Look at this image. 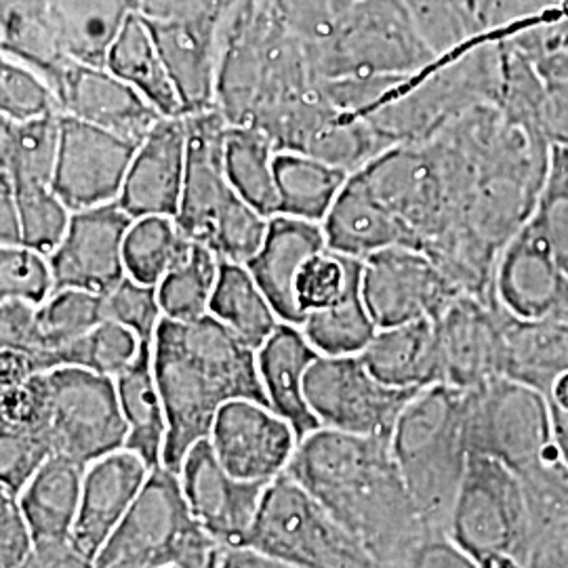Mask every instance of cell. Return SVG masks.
<instances>
[{
    "mask_svg": "<svg viewBox=\"0 0 568 568\" xmlns=\"http://www.w3.org/2000/svg\"><path fill=\"white\" fill-rule=\"evenodd\" d=\"M379 562L406 568L427 535L389 438L321 427L284 471Z\"/></svg>",
    "mask_w": 568,
    "mask_h": 568,
    "instance_id": "obj_1",
    "label": "cell"
},
{
    "mask_svg": "<svg viewBox=\"0 0 568 568\" xmlns=\"http://www.w3.org/2000/svg\"><path fill=\"white\" fill-rule=\"evenodd\" d=\"M154 371L169 424L163 466L175 474L187 450L211 436L225 405L270 406L257 349L211 314L199 321L163 318L154 337Z\"/></svg>",
    "mask_w": 568,
    "mask_h": 568,
    "instance_id": "obj_2",
    "label": "cell"
},
{
    "mask_svg": "<svg viewBox=\"0 0 568 568\" xmlns=\"http://www.w3.org/2000/svg\"><path fill=\"white\" fill-rule=\"evenodd\" d=\"M318 84L304 41L276 0H241L227 13L217 65V110L225 121L270 135Z\"/></svg>",
    "mask_w": 568,
    "mask_h": 568,
    "instance_id": "obj_3",
    "label": "cell"
},
{
    "mask_svg": "<svg viewBox=\"0 0 568 568\" xmlns=\"http://www.w3.org/2000/svg\"><path fill=\"white\" fill-rule=\"evenodd\" d=\"M467 443L469 453L497 457L523 480L535 537L568 525V464L541 392L508 377L467 389Z\"/></svg>",
    "mask_w": 568,
    "mask_h": 568,
    "instance_id": "obj_4",
    "label": "cell"
},
{
    "mask_svg": "<svg viewBox=\"0 0 568 568\" xmlns=\"http://www.w3.org/2000/svg\"><path fill=\"white\" fill-rule=\"evenodd\" d=\"M0 413L2 422L37 432L53 455L84 467L122 450L129 438L116 379L79 366L2 387Z\"/></svg>",
    "mask_w": 568,
    "mask_h": 568,
    "instance_id": "obj_5",
    "label": "cell"
},
{
    "mask_svg": "<svg viewBox=\"0 0 568 568\" xmlns=\"http://www.w3.org/2000/svg\"><path fill=\"white\" fill-rule=\"evenodd\" d=\"M499 30L440 55L424 72L398 82L363 119L389 148L436 138L469 110L499 102Z\"/></svg>",
    "mask_w": 568,
    "mask_h": 568,
    "instance_id": "obj_6",
    "label": "cell"
},
{
    "mask_svg": "<svg viewBox=\"0 0 568 568\" xmlns=\"http://www.w3.org/2000/svg\"><path fill=\"white\" fill-rule=\"evenodd\" d=\"M392 453L427 532H447L469 459L467 389H422L398 417Z\"/></svg>",
    "mask_w": 568,
    "mask_h": 568,
    "instance_id": "obj_7",
    "label": "cell"
},
{
    "mask_svg": "<svg viewBox=\"0 0 568 568\" xmlns=\"http://www.w3.org/2000/svg\"><path fill=\"white\" fill-rule=\"evenodd\" d=\"M187 166L175 222L185 239L206 244L220 260L246 265L262 248L272 217L243 201L225 175L230 122L213 108L185 114Z\"/></svg>",
    "mask_w": 568,
    "mask_h": 568,
    "instance_id": "obj_8",
    "label": "cell"
},
{
    "mask_svg": "<svg viewBox=\"0 0 568 568\" xmlns=\"http://www.w3.org/2000/svg\"><path fill=\"white\" fill-rule=\"evenodd\" d=\"M318 81L410 79L440 55L405 0H356L331 34L305 47Z\"/></svg>",
    "mask_w": 568,
    "mask_h": 568,
    "instance_id": "obj_9",
    "label": "cell"
},
{
    "mask_svg": "<svg viewBox=\"0 0 568 568\" xmlns=\"http://www.w3.org/2000/svg\"><path fill=\"white\" fill-rule=\"evenodd\" d=\"M220 551L225 549L187 506L180 476L161 466L152 469L93 568H217Z\"/></svg>",
    "mask_w": 568,
    "mask_h": 568,
    "instance_id": "obj_10",
    "label": "cell"
},
{
    "mask_svg": "<svg viewBox=\"0 0 568 568\" xmlns=\"http://www.w3.org/2000/svg\"><path fill=\"white\" fill-rule=\"evenodd\" d=\"M244 549L288 568H394L379 562L286 474L265 490Z\"/></svg>",
    "mask_w": 568,
    "mask_h": 568,
    "instance_id": "obj_11",
    "label": "cell"
},
{
    "mask_svg": "<svg viewBox=\"0 0 568 568\" xmlns=\"http://www.w3.org/2000/svg\"><path fill=\"white\" fill-rule=\"evenodd\" d=\"M447 535L478 565L493 556L527 562L535 520L523 480L497 457L469 453Z\"/></svg>",
    "mask_w": 568,
    "mask_h": 568,
    "instance_id": "obj_12",
    "label": "cell"
},
{
    "mask_svg": "<svg viewBox=\"0 0 568 568\" xmlns=\"http://www.w3.org/2000/svg\"><path fill=\"white\" fill-rule=\"evenodd\" d=\"M419 392L382 384L361 354L318 356L305 377V398L321 426L389 440L398 417Z\"/></svg>",
    "mask_w": 568,
    "mask_h": 568,
    "instance_id": "obj_13",
    "label": "cell"
},
{
    "mask_svg": "<svg viewBox=\"0 0 568 568\" xmlns=\"http://www.w3.org/2000/svg\"><path fill=\"white\" fill-rule=\"evenodd\" d=\"M363 295L377 328L436 321L464 291L426 251L392 246L365 260Z\"/></svg>",
    "mask_w": 568,
    "mask_h": 568,
    "instance_id": "obj_14",
    "label": "cell"
},
{
    "mask_svg": "<svg viewBox=\"0 0 568 568\" xmlns=\"http://www.w3.org/2000/svg\"><path fill=\"white\" fill-rule=\"evenodd\" d=\"M140 143L61 114L53 190L72 213L116 203Z\"/></svg>",
    "mask_w": 568,
    "mask_h": 568,
    "instance_id": "obj_15",
    "label": "cell"
},
{
    "mask_svg": "<svg viewBox=\"0 0 568 568\" xmlns=\"http://www.w3.org/2000/svg\"><path fill=\"white\" fill-rule=\"evenodd\" d=\"M178 476L187 506L211 539L225 551L244 549L270 483L232 476L209 438L187 450Z\"/></svg>",
    "mask_w": 568,
    "mask_h": 568,
    "instance_id": "obj_16",
    "label": "cell"
},
{
    "mask_svg": "<svg viewBox=\"0 0 568 568\" xmlns=\"http://www.w3.org/2000/svg\"><path fill=\"white\" fill-rule=\"evenodd\" d=\"M133 217L119 203L72 213L60 246L49 255L55 291L79 288L105 295L129 276L124 243Z\"/></svg>",
    "mask_w": 568,
    "mask_h": 568,
    "instance_id": "obj_17",
    "label": "cell"
},
{
    "mask_svg": "<svg viewBox=\"0 0 568 568\" xmlns=\"http://www.w3.org/2000/svg\"><path fill=\"white\" fill-rule=\"evenodd\" d=\"M436 323L445 384L459 389L485 386L504 377L506 328L504 307L464 293Z\"/></svg>",
    "mask_w": 568,
    "mask_h": 568,
    "instance_id": "obj_18",
    "label": "cell"
},
{
    "mask_svg": "<svg viewBox=\"0 0 568 568\" xmlns=\"http://www.w3.org/2000/svg\"><path fill=\"white\" fill-rule=\"evenodd\" d=\"M209 440L232 476L253 483L276 480L300 447L293 426L270 406L253 400L225 405Z\"/></svg>",
    "mask_w": 568,
    "mask_h": 568,
    "instance_id": "obj_19",
    "label": "cell"
},
{
    "mask_svg": "<svg viewBox=\"0 0 568 568\" xmlns=\"http://www.w3.org/2000/svg\"><path fill=\"white\" fill-rule=\"evenodd\" d=\"M493 288L499 305L520 321L568 323V278L530 220L501 251Z\"/></svg>",
    "mask_w": 568,
    "mask_h": 568,
    "instance_id": "obj_20",
    "label": "cell"
},
{
    "mask_svg": "<svg viewBox=\"0 0 568 568\" xmlns=\"http://www.w3.org/2000/svg\"><path fill=\"white\" fill-rule=\"evenodd\" d=\"M61 114L95 124L124 140L142 143L163 114L129 82L108 68L70 61L51 84Z\"/></svg>",
    "mask_w": 568,
    "mask_h": 568,
    "instance_id": "obj_21",
    "label": "cell"
},
{
    "mask_svg": "<svg viewBox=\"0 0 568 568\" xmlns=\"http://www.w3.org/2000/svg\"><path fill=\"white\" fill-rule=\"evenodd\" d=\"M187 166L185 116H163L138 145L116 203L133 220L180 213Z\"/></svg>",
    "mask_w": 568,
    "mask_h": 568,
    "instance_id": "obj_22",
    "label": "cell"
},
{
    "mask_svg": "<svg viewBox=\"0 0 568 568\" xmlns=\"http://www.w3.org/2000/svg\"><path fill=\"white\" fill-rule=\"evenodd\" d=\"M152 469L133 450H116L91 464L82 480L81 509L72 544L95 562L114 530L138 501Z\"/></svg>",
    "mask_w": 568,
    "mask_h": 568,
    "instance_id": "obj_23",
    "label": "cell"
},
{
    "mask_svg": "<svg viewBox=\"0 0 568 568\" xmlns=\"http://www.w3.org/2000/svg\"><path fill=\"white\" fill-rule=\"evenodd\" d=\"M185 114L217 108L220 34L215 21L145 20Z\"/></svg>",
    "mask_w": 568,
    "mask_h": 568,
    "instance_id": "obj_24",
    "label": "cell"
},
{
    "mask_svg": "<svg viewBox=\"0 0 568 568\" xmlns=\"http://www.w3.org/2000/svg\"><path fill=\"white\" fill-rule=\"evenodd\" d=\"M323 227L331 251L363 262L392 246L422 248L417 234L382 203L361 171L349 175Z\"/></svg>",
    "mask_w": 568,
    "mask_h": 568,
    "instance_id": "obj_25",
    "label": "cell"
},
{
    "mask_svg": "<svg viewBox=\"0 0 568 568\" xmlns=\"http://www.w3.org/2000/svg\"><path fill=\"white\" fill-rule=\"evenodd\" d=\"M326 248L323 224L286 215H274L270 220L264 244L246 267L283 323L304 325V312L295 297V281L302 267Z\"/></svg>",
    "mask_w": 568,
    "mask_h": 568,
    "instance_id": "obj_26",
    "label": "cell"
},
{
    "mask_svg": "<svg viewBox=\"0 0 568 568\" xmlns=\"http://www.w3.org/2000/svg\"><path fill=\"white\" fill-rule=\"evenodd\" d=\"M140 347L142 339L135 331L105 321L79 339L51 352L21 354L13 349H2L0 384L2 387L18 386L37 373L60 366H79L116 379L122 371L135 363Z\"/></svg>",
    "mask_w": 568,
    "mask_h": 568,
    "instance_id": "obj_27",
    "label": "cell"
},
{
    "mask_svg": "<svg viewBox=\"0 0 568 568\" xmlns=\"http://www.w3.org/2000/svg\"><path fill=\"white\" fill-rule=\"evenodd\" d=\"M318 356L304 328L288 323H281L257 349V366L270 406L293 426L300 443L323 427L305 398V377Z\"/></svg>",
    "mask_w": 568,
    "mask_h": 568,
    "instance_id": "obj_28",
    "label": "cell"
},
{
    "mask_svg": "<svg viewBox=\"0 0 568 568\" xmlns=\"http://www.w3.org/2000/svg\"><path fill=\"white\" fill-rule=\"evenodd\" d=\"M361 358L386 386L426 389L445 384L436 323L429 318L379 328Z\"/></svg>",
    "mask_w": 568,
    "mask_h": 568,
    "instance_id": "obj_29",
    "label": "cell"
},
{
    "mask_svg": "<svg viewBox=\"0 0 568 568\" xmlns=\"http://www.w3.org/2000/svg\"><path fill=\"white\" fill-rule=\"evenodd\" d=\"M87 467L53 455L21 490L18 501L32 530L34 548L72 539L81 509L82 480Z\"/></svg>",
    "mask_w": 568,
    "mask_h": 568,
    "instance_id": "obj_30",
    "label": "cell"
},
{
    "mask_svg": "<svg viewBox=\"0 0 568 568\" xmlns=\"http://www.w3.org/2000/svg\"><path fill=\"white\" fill-rule=\"evenodd\" d=\"M47 16L70 60L105 68L108 53L135 0H44Z\"/></svg>",
    "mask_w": 568,
    "mask_h": 568,
    "instance_id": "obj_31",
    "label": "cell"
},
{
    "mask_svg": "<svg viewBox=\"0 0 568 568\" xmlns=\"http://www.w3.org/2000/svg\"><path fill=\"white\" fill-rule=\"evenodd\" d=\"M122 415L129 424L126 450L140 455L150 469L163 466L166 413L154 371V342L145 339L135 363L116 377Z\"/></svg>",
    "mask_w": 568,
    "mask_h": 568,
    "instance_id": "obj_32",
    "label": "cell"
},
{
    "mask_svg": "<svg viewBox=\"0 0 568 568\" xmlns=\"http://www.w3.org/2000/svg\"><path fill=\"white\" fill-rule=\"evenodd\" d=\"M105 68L140 91L163 116H183L178 91L166 72L150 23L142 13L135 11L124 21L108 53Z\"/></svg>",
    "mask_w": 568,
    "mask_h": 568,
    "instance_id": "obj_33",
    "label": "cell"
},
{
    "mask_svg": "<svg viewBox=\"0 0 568 568\" xmlns=\"http://www.w3.org/2000/svg\"><path fill=\"white\" fill-rule=\"evenodd\" d=\"M506 371L504 377L546 392L568 373V323L520 321L504 310Z\"/></svg>",
    "mask_w": 568,
    "mask_h": 568,
    "instance_id": "obj_34",
    "label": "cell"
},
{
    "mask_svg": "<svg viewBox=\"0 0 568 568\" xmlns=\"http://www.w3.org/2000/svg\"><path fill=\"white\" fill-rule=\"evenodd\" d=\"M278 215L323 224L349 173L300 152H278L274 161Z\"/></svg>",
    "mask_w": 568,
    "mask_h": 568,
    "instance_id": "obj_35",
    "label": "cell"
},
{
    "mask_svg": "<svg viewBox=\"0 0 568 568\" xmlns=\"http://www.w3.org/2000/svg\"><path fill=\"white\" fill-rule=\"evenodd\" d=\"M209 314L230 326L255 349H260L283 323L248 267L224 260Z\"/></svg>",
    "mask_w": 568,
    "mask_h": 568,
    "instance_id": "obj_36",
    "label": "cell"
},
{
    "mask_svg": "<svg viewBox=\"0 0 568 568\" xmlns=\"http://www.w3.org/2000/svg\"><path fill=\"white\" fill-rule=\"evenodd\" d=\"M276 145L255 126L230 124L225 133V175L236 194L265 217L278 215Z\"/></svg>",
    "mask_w": 568,
    "mask_h": 568,
    "instance_id": "obj_37",
    "label": "cell"
},
{
    "mask_svg": "<svg viewBox=\"0 0 568 568\" xmlns=\"http://www.w3.org/2000/svg\"><path fill=\"white\" fill-rule=\"evenodd\" d=\"M2 55L21 61L53 84L70 63L44 0H2Z\"/></svg>",
    "mask_w": 568,
    "mask_h": 568,
    "instance_id": "obj_38",
    "label": "cell"
},
{
    "mask_svg": "<svg viewBox=\"0 0 568 568\" xmlns=\"http://www.w3.org/2000/svg\"><path fill=\"white\" fill-rule=\"evenodd\" d=\"M363 270L345 286L337 302L307 314L302 325L305 337L318 349L321 356L361 354L379 331L366 307Z\"/></svg>",
    "mask_w": 568,
    "mask_h": 568,
    "instance_id": "obj_39",
    "label": "cell"
},
{
    "mask_svg": "<svg viewBox=\"0 0 568 568\" xmlns=\"http://www.w3.org/2000/svg\"><path fill=\"white\" fill-rule=\"evenodd\" d=\"M61 114L37 121H0L2 173L16 183L53 185L60 154Z\"/></svg>",
    "mask_w": 568,
    "mask_h": 568,
    "instance_id": "obj_40",
    "label": "cell"
},
{
    "mask_svg": "<svg viewBox=\"0 0 568 568\" xmlns=\"http://www.w3.org/2000/svg\"><path fill=\"white\" fill-rule=\"evenodd\" d=\"M192 241L173 217L135 220L124 243L126 274L138 283L159 286L164 276L185 260Z\"/></svg>",
    "mask_w": 568,
    "mask_h": 568,
    "instance_id": "obj_41",
    "label": "cell"
},
{
    "mask_svg": "<svg viewBox=\"0 0 568 568\" xmlns=\"http://www.w3.org/2000/svg\"><path fill=\"white\" fill-rule=\"evenodd\" d=\"M222 260L206 244L192 243L185 260L159 284L164 318L199 321L209 314Z\"/></svg>",
    "mask_w": 568,
    "mask_h": 568,
    "instance_id": "obj_42",
    "label": "cell"
},
{
    "mask_svg": "<svg viewBox=\"0 0 568 568\" xmlns=\"http://www.w3.org/2000/svg\"><path fill=\"white\" fill-rule=\"evenodd\" d=\"M102 323H105L103 295L79 288L55 291L44 304L37 307L39 349L32 354L58 349Z\"/></svg>",
    "mask_w": 568,
    "mask_h": 568,
    "instance_id": "obj_43",
    "label": "cell"
},
{
    "mask_svg": "<svg viewBox=\"0 0 568 568\" xmlns=\"http://www.w3.org/2000/svg\"><path fill=\"white\" fill-rule=\"evenodd\" d=\"M13 190L20 206L23 244L51 255L70 227L72 211L58 196L53 185L13 183Z\"/></svg>",
    "mask_w": 568,
    "mask_h": 568,
    "instance_id": "obj_44",
    "label": "cell"
},
{
    "mask_svg": "<svg viewBox=\"0 0 568 568\" xmlns=\"http://www.w3.org/2000/svg\"><path fill=\"white\" fill-rule=\"evenodd\" d=\"M506 32L544 79L568 82V9L518 21L506 28Z\"/></svg>",
    "mask_w": 568,
    "mask_h": 568,
    "instance_id": "obj_45",
    "label": "cell"
},
{
    "mask_svg": "<svg viewBox=\"0 0 568 568\" xmlns=\"http://www.w3.org/2000/svg\"><path fill=\"white\" fill-rule=\"evenodd\" d=\"M0 112L7 121H37L42 116L61 114V105L53 87L37 70L2 55Z\"/></svg>",
    "mask_w": 568,
    "mask_h": 568,
    "instance_id": "obj_46",
    "label": "cell"
},
{
    "mask_svg": "<svg viewBox=\"0 0 568 568\" xmlns=\"http://www.w3.org/2000/svg\"><path fill=\"white\" fill-rule=\"evenodd\" d=\"M530 224L539 230L549 253L568 278V150L551 148L548 180Z\"/></svg>",
    "mask_w": 568,
    "mask_h": 568,
    "instance_id": "obj_47",
    "label": "cell"
},
{
    "mask_svg": "<svg viewBox=\"0 0 568 568\" xmlns=\"http://www.w3.org/2000/svg\"><path fill=\"white\" fill-rule=\"evenodd\" d=\"M55 293V276L49 255L26 244L0 248L2 302L42 305Z\"/></svg>",
    "mask_w": 568,
    "mask_h": 568,
    "instance_id": "obj_48",
    "label": "cell"
},
{
    "mask_svg": "<svg viewBox=\"0 0 568 568\" xmlns=\"http://www.w3.org/2000/svg\"><path fill=\"white\" fill-rule=\"evenodd\" d=\"M363 260L345 257L331 248L314 255L302 267L295 281V297L305 318L307 314L337 302L345 286L363 270Z\"/></svg>",
    "mask_w": 568,
    "mask_h": 568,
    "instance_id": "obj_49",
    "label": "cell"
},
{
    "mask_svg": "<svg viewBox=\"0 0 568 568\" xmlns=\"http://www.w3.org/2000/svg\"><path fill=\"white\" fill-rule=\"evenodd\" d=\"M0 432V493L20 497L32 476L53 457V450L28 427L2 422Z\"/></svg>",
    "mask_w": 568,
    "mask_h": 568,
    "instance_id": "obj_50",
    "label": "cell"
},
{
    "mask_svg": "<svg viewBox=\"0 0 568 568\" xmlns=\"http://www.w3.org/2000/svg\"><path fill=\"white\" fill-rule=\"evenodd\" d=\"M103 307L105 321L135 331L142 342H154L159 325L164 318L159 286L138 283L131 276H126L114 291L103 295Z\"/></svg>",
    "mask_w": 568,
    "mask_h": 568,
    "instance_id": "obj_51",
    "label": "cell"
},
{
    "mask_svg": "<svg viewBox=\"0 0 568 568\" xmlns=\"http://www.w3.org/2000/svg\"><path fill=\"white\" fill-rule=\"evenodd\" d=\"M276 2L291 30L304 41L305 47H312L331 34L342 13L356 0H276Z\"/></svg>",
    "mask_w": 568,
    "mask_h": 568,
    "instance_id": "obj_52",
    "label": "cell"
},
{
    "mask_svg": "<svg viewBox=\"0 0 568 568\" xmlns=\"http://www.w3.org/2000/svg\"><path fill=\"white\" fill-rule=\"evenodd\" d=\"M34 556V537L18 497L0 493V568H23Z\"/></svg>",
    "mask_w": 568,
    "mask_h": 568,
    "instance_id": "obj_53",
    "label": "cell"
},
{
    "mask_svg": "<svg viewBox=\"0 0 568 568\" xmlns=\"http://www.w3.org/2000/svg\"><path fill=\"white\" fill-rule=\"evenodd\" d=\"M145 20L215 21L224 23L241 0H135Z\"/></svg>",
    "mask_w": 568,
    "mask_h": 568,
    "instance_id": "obj_54",
    "label": "cell"
},
{
    "mask_svg": "<svg viewBox=\"0 0 568 568\" xmlns=\"http://www.w3.org/2000/svg\"><path fill=\"white\" fill-rule=\"evenodd\" d=\"M39 305L23 302H2L0 305V344L2 349L32 354L39 349Z\"/></svg>",
    "mask_w": 568,
    "mask_h": 568,
    "instance_id": "obj_55",
    "label": "cell"
},
{
    "mask_svg": "<svg viewBox=\"0 0 568 568\" xmlns=\"http://www.w3.org/2000/svg\"><path fill=\"white\" fill-rule=\"evenodd\" d=\"M406 568H480L447 532H427Z\"/></svg>",
    "mask_w": 568,
    "mask_h": 568,
    "instance_id": "obj_56",
    "label": "cell"
},
{
    "mask_svg": "<svg viewBox=\"0 0 568 568\" xmlns=\"http://www.w3.org/2000/svg\"><path fill=\"white\" fill-rule=\"evenodd\" d=\"M527 568H568V525L546 528L535 537Z\"/></svg>",
    "mask_w": 568,
    "mask_h": 568,
    "instance_id": "obj_57",
    "label": "cell"
},
{
    "mask_svg": "<svg viewBox=\"0 0 568 568\" xmlns=\"http://www.w3.org/2000/svg\"><path fill=\"white\" fill-rule=\"evenodd\" d=\"M544 396L548 400L554 436L568 464V373H562L558 379H554L544 392Z\"/></svg>",
    "mask_w": 568,
    "mask_h": 568,
    "instance_id": "obj_58",
    "label": "cell"
},
{
    "mask_svg": "<svg viewBox=\"0 0 568 568\" xmlns=\"http://www.w3.org/2000/svg\"><path fill=\"white\" fill-rule=\"evenodd\" d=\"M0 178H2L0 180V244L2 246L23 244L20 206L16 199L13 183L4 173Z\"/></svg>",
    "mask_w": 568,
    "mask_h": 568,
    "instance_id": "obj_59",
    "label": "cell"
},
{
    "mask_svg": "<svg viewBox=\"0 0 568 568\" xmlns=\"http://www.w3.org/2000/svg\"><path fill=\"white\" fill-rule=\"evenodd\" d=\"M483 4H485L488 32L506 30L511 26L516 0H483Z\"/></svg>",
    "mask_w": 568,
    "mask_h": 568,
    "instance_id": "obj_60",
    "label": "cell"
}]
</instances>
